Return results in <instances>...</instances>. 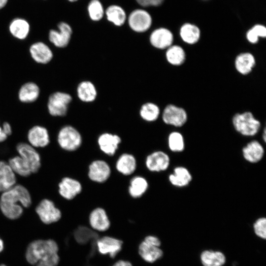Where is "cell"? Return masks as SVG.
I'll return each mask as SVG.
<instances>
[{"label": "cell", "instance_id": "6da1fadb", "mask_svg": "<svg viewBox=\"0 0 266 266\" xmlns=\"http://www.w3.org/2000/svg\"><path fill=\"white\" fill-rule=\"evenodd\" d=\"M32 203L29 190L24 186L16 184L1 193L0 197V209L4 216L10 220L20 218L23 207L28 208Z\"/></svg>", "mask_w": 266, "mask_h": 266}, {"label": "cell", "instance_id": "7a4b0ae2", "mask_svg": "<svg viewBox=\"0 0 266 266\" xmlns=\"http://www.w3.org/2000/svg\"><path fill=\"white\" fill-rule=\"evenodd\" d=\"M59 247L53 239H38L31 242L26 252L29 263L36 266H58L60 258Z\"/></svg>", "mask_w": 266, "mask_h": 266}, {"label": "cell", "instance_id": "3957f363", "mask_svg": "<svg viewBox=\"0 0 266 266\" xmlns=\"http://www.w3.org/2000/svg\"><path fill=\"white\" fill-rule=\"evenodd\" d=\"M232 123L236 131L246 136H254L261 128L260 122L248 111L235 114L233 117Z\"/></svg>", "mask_w": 266, "mask_h": 266}, {"label": "cell", "instance_id": "277c9868", "mask_svg": "<svg viewBox=\"0 0 266 266\" xmlns=\"http://www.w3.org/2000/svg\"><path fill=\"white\" fill-rule=\"evenodd\" d=\"M161 241L156 236H146L138 246V254L146 262L153 263L161 259L164 252L160 247Z\"/></svg>", "mask_w": 266, "mask_h": 266}, {"label": "cell", "instance_id": "5b68a950", "mask_svg": "<svg viewBox=\"0 0 266 266\" xmlns=\"http://www.w3.org/2000/svg\"><path fill=\"white\" fill-rule=\"evenodd\" d=\"M127 22L130 29L134 32L142 33L151 27L153 19L150 13L144 8H136L128 15Z\"/></svg>", "mask_w": 266, "mask_h": 266}, {"label": "cell", "instance_id": "8992f818", "mask_svg": "<svg viewBox=\"0 0 266 266\" xmlns=\"http://www.w3.org/2000/svg\"><path fill=\"white\" fill-rule=\"evenodd\" d=\"M57 141L63 149L67 151H73L81 146L82 137L75 128L66 125L62 127L59 131Z\"/></svg>", "mask_w": 266, "mask_h": 266}, {"label": "cell", "instance_id": "52a82bcc", "mask_svg": "<svg viewBox=\"0 0 266 266\" xmlns=\"http://www.w3.org/2000/svg\"><path fill=\"white\" fill-rule=\"evenodd\" d=\"M72 100L71 95L63 92H56L48 97L47 107L49 113L53 116H65L69 104Z\"/></svg>", "mask_w": 266, "mask_h": 266}, {"label": "cell", "instance_id": "ba28073f", "mask_svg": "<svg viewBox=\"0 0 266 266\" xmlns=\"http://www.w3.org/2000/svg\"><path fill=\"white\" fill-rule=\"evenodd\" d=\"M35 212L40 220L45 224L58 222L62 217V212L50 200H42L35 208Z\"/></svg>", "mask_w": 266, "mask_h": 266}, {"label": "cell", "instance_id": "9c48e42d", "mask_svg": "<svg viewBox=\"0 0 266 266\" xmlns=\"http://www.w3.org/2000/svg\"><path fill=\"white\" fill-rule=\"evenodd\" d=\"M20 156L28 165L32 173L38 171L41 167V159L39 154L35 148L29 143H19L16 147Z\"/></svg>", "mask_w": 266, "mask_h": 266}, {"label": "cell", "instance_id": "30bf717a", "mask_svg": "<svg viewBox=\"0 0 266 266\" xmlns=\"http://www.w3.org/2000/svg\"><path fill=\"white\" fill-rule=\"evenodd\" d=\"M58 30L51 29L48 33L51 43L58 48H65L69 43L72 34V29L66 22H60L57 25Z\"/></svg>", "mask_w": 266, "mask_h": 266}, {"label": "cell", "instance_id": "8fae6325", "mask_svg": "<svg viewBox=\"0 0 266 266\" xmlns=\"http://www.w3.org/2000/svg\"><path fill=\"white\" fill-rule=\"evenodd\" d=\"M187 119V114L184 109L171 104L166 105L162 114V119L165 123L176 127L183 126Z\"/></svg>", "mask_w": 266, "mask_h": 266}, {"label": "cell", "instance_id": "7c38bea8", "mask_svg": "<svg viewBox=\"0 0 266 266\" xmlns=\"http://www.w3.org/2000/svg\"><path fill=\"white\" fill-rule=\"evenodd\" d=\"M151 44L159 49H167L172 45L173 35L168 29L160 27L153 30L149 36Z\"/></svg>", "mask_w": 266, "mask_h": 266}, {"label": "cell", "instance_id": "4fadbf2b", "mask_svg": "<svg viewBox=\"0 0 266 266\" xmlns=\"http://www.w3.org/2000/svg\"><path fill=\"white\" fill-rule=\"evenodd\" d=\"M90 227L96 231L104 232L110 227V222L106 211L102 207H96L89 215Z\"/></svg>", "mask_w": 266, "mask_h": 266}, {"label": "cell", "instance_id": "5bb4252c", "mask_svg": "<svg viewBox=\"0 0 266 266\" xmlns=\"http://www.w3.org/2000/svg\"><path fill=\"white\" fill-rule=\"evenodd\" d=\"M146 167L151 171L160 172L166 170L170 165L168 155L162 151H155L146 157Z\"/></svg>", "mask_w": 266, "mask_h": 266}, {"label": "cell", "instance_id": "9a60e30c", "mask_svg": "<svg viewBox=\"0 0 266 266\" xmlns=\"http://www.w3.org/2000/svg\"><path fill=\"white\" fill-rule=\"evenodd\" d=\"M122 241L110 236H100L97 240L98 252L102 255H108L114 258L121 249Z\"/></svg>", "mask_w": 266, "mask_h": 266}, {"label": "cell", "instance_id": "2e32d148", "mask_svg": "<svg viewBox=\"0 0 266 266\" xmlns=\"http://www.w3.org/2000/svg\"><path fill=\"white\" fill-rule=\"evenodd\" d=\"M29 143L34 148H43L50 143V137L46 128L40 125L32 127L27 133Z\"/></svg>", "mask_w": 266, "mask_h": 266}, {"label": "cell", "instance_id": "e0dca14e", "mask_svg": "<svg viewBox=\"0 0 266 266\" xmlns=\"http://www.w3.org/2000/svg\"><path fill=\"white\" fill-rule=\"evenodd\" d=\"M29 52L33 61L40 64L49 63L53 57L51 49L47 44L42 41L33 43L30 47Z\"/></svg>", "mask_w": 266, "mask_h": 266}, {"label": "cell", "instance_id": "ac0fdd59", "mask_svg": "<svg viewBox=\"0 0 266 266\" xmlns=\"http://www.w3.org/2000/svg\"><path fill=\"white\" fill-rule=\"evenodd\" d=\"M111 169L108 164L103 160L92 162L89 166L88 176L93 181L102 183L108 179Z\"/></svg>", "mask_w": 266, "mask_h": 266}, {"label": "cell", "instance_id": "d6986e66", "mask_svg": "<svg viewBox=\"0 0 266 266\" xmlns=\"http://www.w3.org/2000/svg\"><path fill=\"white\" fill-rule=\"evenodd\" d=\"M59 193L64 199L71 200L82 191V185L77 180L65 177L58 184Z\"/></svg>", "mask_w": 266, "mask_h": 266}, {"label": "cell", "instance_id": "ffe728a7", "mask_svg": "<svg viewBox=\"0 0 266 266\" xmlns=\"http://www.w3.org/2000/svg\"><path fill=\"white\" fill-rule=\"evenodd\" d=\"M121 142V138L117 134L105 133L100 135L98 139L100 149L105 154L113 156Z\"/></svg>", "mask_w": 266, "mask_h": 266}, {"label": "cell", "instance_id": "44dd1931", "mask_svg": "<svg viewBox=\"0 0 266 266\" xmlns=\"http://www.w3.org/2000/svg\"><path fill=\"white\" fill-rule=\"evenodd\" d=\"M16 175L7 162L0 161V193L9 190L16 184Z\"/></svg>", "mask_w": 266, "mask_h": 266}, {"label": "cell", "instance_id": "7402d4cb", "mask_svg": "<svg viewBox=\"0 0 266 266\" xmlns=\"http://www.w3.org/2000/svg\"><path fill=\"white\" fill-rule=\"evenodd\" d=\"M244 159L251 163H257L263 158L265 150L261 143L257 140H252L244 146L242 150Z\"/></svg>", "mask_w": 266, "mask_h": 266}, {"label": "cell", "instance_id": "603a6c76", "mask_svg": "<svg viewBox=\"0 0 266 266\" xmlns=\"http://www.w3.org/2000/svg\"><path fill=\"white\" fill-rule=\"evenodd\" d=\"M31 27L29 22L25 19L16 17L10 23L8 30L10 33L15 38L24 40L29 35Z\"/></svg>", "mask_w": 266, "mask_h": 266}, {"label": "cell", "instance_id": "cb8c5ba5", "mask_svg": "<svg viewBox=\"0 0 266 266\" xmlns=\"http://www.w3.org/2000/svg\"><path fill=\"white\" fill-rule=\"evenodd\" d=\"M108 21L117 27L123 26L127 20L128 15L120 5L112 4L105 8V14Z\"/></svg>", "mask_w": 266, "mask_h": 266}, {"label": "cell", "instance_id": "d4e9b609", "mask_svg": "<svg viewBox=\"0 0 266 266\" xmlns=\"http://www.w3.org/2000/svg\"><path fill=\"white\" fill-rule=\"evenodd\" d=\"M40 95V88L33 82H28L23 84L18 91L19 100L23 103H32L36 101Z\"/></svg>", "mask_w": 266, "mask_h": 266}, {"label": "cell", "instance_id": "484cf974", "mask_svg": "<svg viewBox=\"0 0 266 266\" xmlns=\"http://www.w3.org/2000/svg\"><path fill=\"white\" fill-rule=\"evenodd\" d=\"M200 258L203 266H223L226 263V256L219 250H203Z\"/></svg>", "mask_w": 266, "mask_h": 266}, {"label": "cell", "instance_id": "4316f807", "mask_svg": "<svg viewBox=\"0 0 266 266\" xmlns=\"http://www.w3.org/2000/svg\"><path fill=\"white\" fill-rule=\"evenodd\" d=\"M173 173L168 176L170 183L174 186L184 187L188 186L192 180V176L189 170L185 167H175Z\"/></svg>", "mask_w": 266, "mask_h": 266}, {"label": "cell", "instance_id": "83f0119b", "mask_svg": "<svg viewBox=\"0 0 266 266\" xmlns=\"http://www.w3.org/2000/svg\"><path fill=\"white\" fill-rule=\"evenodd\" d=\"M254 56L250 53H242L238 55L234 62L237 71L243 75L249 73L255 65Z\"/></svg>", "mask_w": 266, "mask_h": 266}, {"label": "cell", "instance_id": "f1b7e54d", "mask_svg": "<svg viewBox=\"0 0 266 266\" xmlns=\"http://www.w3.org/2000/svg\"><path fill=\"white\" fill-rule=\"evenodd\" d=\"M179 34L182 40L189 44H194L199 40L200 31L196 25L186 23L180 27Z\"/></svg>", "mask_w": 266, "mask_h": 266}, {"label": "cell", "instance_id": "f546056e", "mask_svg": "<svg viewBox=\"0 0 266 266\" xmlns=\"http://www.w3.org/2000/svg\"><path fill=\"white\" fill-rule=\"evenodd\" d=\"M117 170L125 175H129L134 172L136 168V161L132 154L124 153L122 154L116 164Z\"/></svg>", "mask_w": 266, "mask_h": 266}, {"label": "cell", "instance_id": "4dcf8cb0", "mask_svg": "<svg viewBox=\"0 0 266 266\" xmlns=\"http://www.w3.org/2000/svg\"><path fill=\"white\" fill-rule=\"evenodd\" d=\"M77 94L79 100L85 102L95 100L97 91L94 84L90 81L81 82L77 87Z\"/></svg>", "mask_w": 266, "mask_h": 266}, {"label": "cell", "instance_id": "1f68e13d", "mask_svg": "<svg viewBox=\"0 0 266 266\" xmlns=\"http://www.w3.org/2000/svg\"><path fill=\"white\" fill-rule=\"evenodd\" d=\"M166 58L170 64L173 66H180L185 60V52L181 46L172 45L166 49Z\"/></svg>", "mask_w": 266, "mask_h": 266}, {"label": "cell", "instance_id": "d6a6232c", "mask_svg": "<svg viewBox=\"0 0 266 266\" xmlns=\"http://www.w3.org/2000/svg\"><path fill=\"white\" fill-rule=\"evenodd\" d=\"M148 183L145 178L137 176L132 179L129 187V193L133 198L142 196L147 191Z\"/></svg>", "mask_w": 266, "mask_h": 266}, {"label": "cell", "instance_id": "836d02e7", "mask_svg": "<svg viewBox=\"0 0 266 266\" xmlns=\"http://www.w3.org/2000/svg\"><path fill=\"white\" fill-rule=\"evenodd\" d=\"M7 163L16 175L27 177L32 174L28 165L19 155L10 158Z\"/></svg>", "mask_w": 266, "mask_h": 266}, {"label": "cell", "instance_id": "e575fe53", "mask_svg": "<svg viewBox=\"0 0 266 266\" xmlns=\"http://www.w3.org/2000/svg\"><path fill=\"white\" fill-rule=\"evenodd\" d=\"M87 10L90 19L93 21H100L104 16L105 8L100 0H90Z\"/></svg>", "mask_w": 266, "mask_h": 266}, {"label": "cell", "instance_id": "d590c367", "mask_svg": "<svg viewBox=\"0 0 266 266\" xmlns=\"http://www.w3.org/2000/svg\"><path fill=\"white\" fill-rule=\"evenodd\" d=\"M160 108L153 102H146L141 107L139 114L140 117L147 122L156 121L160 115Z\"/></svg>", "mask_w": 266, "mask_h": 266}, {"label": "cell", "instance_id": "8d00e7d4", "mask_svg": "<svg viewBox=\"0 0 266 266\" xmlns=\"http://www.w3.org/2000/svg\"><path fill=\"white\" fill-rule=\"evenodd\" d=\"M168 146L173 152H181L185 149V141L183 135L178 132H171L168 136Z\"/></svg>", "mask_w": 266, "mask_h": 266}, {"label": "cell", "instance_id": "74e56055", "mask_svg": "<svg viewBox=\"0 0 266 266\" xmlns=\"http://www.w3.org/2000/svg\"><path fill=\"white\" fill-rule=\"evenodd\" d=\"M246 35L249 42L255 44L259 41V37H266V28L262 24L255 25L247 32Z\"/></svg>", "mask_w": 266, "mask_h": 266}, {"label": "cell", "instance_id": "f35d334b", "mask_svg": "<svg viewBox=\"0 0 266 266\" xmlns=\"http://www.w3.org/2000/svg\"><path fill=\"white\" fill-rule=\"evenodd\" d=\"M255 234L258 237L265 239L266 238V218L261 217L258 218L253 225Z\"/></svg>", "mask_w": 266, "mask_h": 266}, {"label": "cell", "instance_id": "ab89813d", "mask_svg": "<svg viewBox=\"0 0 266 266\" xmlns=\"http://www.w3.org/2000/svg\"><path fill=\"white\" fill-rule=\"evenodd\" d=\"M137 4L141 7H156L162 5L165 0H135Z\"/></svg>", "mask_w": 266, "mask_h": 266}, {"label": "cell", "instance_id": "60d3db41", "mask_svg": "<svg viewBox=\"0 0 266 266\" xmlns=\"http://www.w3.org/2000/svg\"><path fill=\"white\" fill-rule=\"evenodd\" d=\"M1 127L3 132L8 136L11 135L12 130L11 126L9 123L7 122H3Z\"/></svg>", "mask_w": 266, "mask_h": 266}, {"label": "cell", "instance_id": "b9f144b4", "mask_svg": "<svg viewBox=\"0 0 266 266\" xmlns=\"http://www.w3.org/2000/svg\"><path fill=\"white\" fill-rule=\"evenodd\" d=\"M112 266H132V265L129 262L119 260L116 262Z\"/></svg>", "mask_w": 266, "mask_h": 266}, {"label": "cell", "instance_id": "7bdbcfd3", "mask_svg": "<svg viewBox=\"0 0 266 266\" xmlns=\"http://www.w3.org/2000/svg\"><path fill=\"white\" fill-rule=\"evenodd\" d=\"M8 137V136L4 133L2 128L0 126V143L5 141Z\"/></svg>", "mask_w": 266, "mask_h": 266}, {"label": "cell", "instance_id": "ee69618b", "mask_svg": "<svg viewBox=\"0 0 266 266\" xmlns=\"http://www.w3.org/2000/svg\"><path fill=\"white\" fill-rule=\"evenodd\" d=\"M8 0H0V10L3 9L7 5Z\"/></svg>", "mask_w": 266, "mask_h": 266}, {"label": "cell", "instance_id": "f6af8a7d", "mask_svg": "<svg viewBox=\"0 0 266 266\" xmlns=\"http://www.w3.org/2000/svg\"><path fill=\"white\" fill-rule=\"evenodd\" d=\"M3 242L2 240L0 238V252H1L3 249Z\"/></svg>", "mask_w": 266, "mask_h": 266}, {"label": "cell", "instance_id": "bcb514c9", "mask_svg": "<svg viewBox=\"0 0 266 266\" xmlns=\"http://www.w3.org/2000/svg\"><path fill=\"white\" fill-rule=\"evenodd\" d=\"M266 130L265 129H264V133H263V140L265 142H266Z\"/></svg>", "mask_w": 266, "mask_h": 266}, {"label": "cell", "instance_id": "7dc6e473", "mask_svg": "<svg viewBox=\"0 0 266 266\" xmlns=\"http://www.w3.org/2000/svg\"><path fill=\"white\" fill-rule=\"evenodd\" d=\"M67 0L70 2H76L78 1L79 0Z\"/></svg>", "mask_w": 266, "mask_h": 266}, {"label": "cell", "instance_id": "c3c4849f", "mask_svg": "<svg viewBox=\"0 0 266 266\" xmlns=\"http://www.w3.org/2000/svg\"><path fill=\"white\" fill-rule=\"evenodd\" d=\"M0 266H6L4 265H0Z\"/></svg>", "mask_w": 266, "mask_h": 266}, {"label": "cell", "instance_id": "681fc988", "mask_svg": "<svg viewBox=\"0 0 266 266\" xmlns=\"http://www.w3.org/2000/svg\"></svg>", "mask_w": 266, "mask_h": 266}, {"label": "cell", "instance_id": "f907efd6", "mask_svg": "<svg viewBox=\"0 0 266 266\" xmlns=\"http://www.w3.org/2000/svg\"></svg>", "mask_w": 266, "mask_h": 266}]
</instances>
